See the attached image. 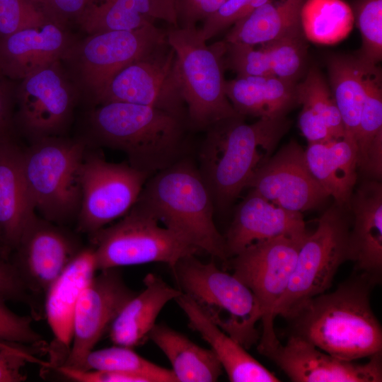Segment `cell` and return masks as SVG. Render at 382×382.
Returning a JSON list of instances; mask_svg holds the SVG:
<instances>
[{
  "label": "cell",
  "mask_w": 382,
  "mask_h": 382,
  "mask_svg": "<svg viewBox=\"0 0 382 382\" xmlns=\"http://www.w3.org/2000/svg\"><path fill=\"white\" fill-rule=\"evenodd\" d=\"M26 289L16 269L8 260L0 257V296L6 300L33 304Z\"/></svg>",
  "instance_id": "45"
},
{
  "label": "cell",
  "mask_w": 382,
  "mask_h": 382,
  "mask_svg": "<svg viewBox=\"0 0 382 382\" xmlns=\"http://www.w3.org/2000/svg\"><path fill=\"white\" fill-rule=\"evenodd\" d=\"M175 61V52L167 42L118 72L96 104L121 102L147 105L187 121Z\"/></svg>",
  "instance_id": "12"
},
{
  "label": "cell",
  "mask_w": 382,
  "mask_h": 382,
  "mask_svg": "<svg viewBox=\"0 0 382 382\" xmlns=\"http://www.w3.org/2000/svg\"><path fill=\"white\" fill-rule=\"evenodd\" d=\"M51 21L31 0H0V37Z\"/></svg>",
  "instance_id": "39"
},
{
  "label": "cell",
  "mask_w": 382,
  "mask_h": 382,
  "mask_svg": "<svg viewBox=\"0 0 382 382\" xmlns=\"http://www.w3.org/2000/svg\"><path fill=\"white\" fill-rule=\"evenodd\" d=\"M0 296V342L45 347L42 335L32 326L30 316H19L10 310Z\"/></svg>",
  "instance_id": "40"
},
{
  "label": "cell",
  "mask_w": 382,
  "mask_h": 382,
  "mask_svg": "<svg viewBox=\"0 0 382 382\" xmlns=\"http://www.w3.org/2000/svg\"><path fill=\"white\" fill-rule=\"evenodd\" d=\"M88 148L81 166L76 225L78 232L90 235L125 215L149 176L128 163L109 162Z\"/></svg>",
  "instance_id": "10"
},
{
  "label": "cell",
  "mask_w": 382,
  "mask_h": 382,
  "mask_svg": "<svg viewBox=\"0 0 382 382\" xmlns=\"http://www.w3.org/2000/svg\"><path fill=\"white\" fill-rule=\"evenodd\" d=\"M6 79L0 72V138L11 135L13 100Z\"/></svg>",
  "instance_id": "47"
},
{
  "label": "cell",
  "mask_w": 382,
  "mask_h": 382,
  "mask_svg": "<svg viewBox=\"0 0 382 382\" xmlns=\"http://www.w3.org/2000/svg\"><path fill=\"white\" fill-rule=\"evenodd\" d=\"M305 158L308 168L335 203L348 209L358 169L356 141L352 137L308 144Z\"/></svg>",
  "instance_id": "25"
},
{
  "label": "cell",
  "mask_w": 382,
  "mask_h": 382,
  "mask_svg": "<svg viewBox=\"0 0 382 382\" xmlns=\"http://www.w3.org/2000/svg\"><path fill=\"white\" fill-rule=\"evenodd\" d=\"M166 39L175 54V76L189 127L206 130L218 121L241 115L225 91V42L208 46L196 27L171 26L166 30Z\"/></svg>",
  "instance_id": "6"
},
{
  "label": "cell",
  "mask_w": 382,
  "mask_h": 382,
  "mask_svg": "<svg viewBox=\"0 0 382 382\" xmlns=\"http://www.w3.org/2000/svg\"><path fill=\"white\" fill-rule=\"evenodd\" d=\"M375 284L357 272L335 291L308 300L286 318L289 335L348 361L382 353V328L370 299Z\"/></svg>",
  "instance_id": "1"
},
{
  "label": "cell",
  "mask_w": 382,
  "mask_h": 382,
  "mask_svg": "<svg viewBox=\"0 0 382 382\" xmlns=\"http://www.w3.org/2000/svg\"><path fill=\"white\" fill-rule=\"evenodd\" d=\"M180 290L200 305L213 320L245 349L259 334L256 323L262 312L252 291L233 274L214 262H202L189 255L172 268Z\"/></svg>",
  "instance_id": "7"
},
{
  "label": "cell",
  "mask_w": 382,
  "mask_h": 382,
  "mask_svg": "<svg viewBox=\"0 0 382 382\" xmlns=\"http://www.w3.org/2000/svg\"><path fill=\"white\" fill-rule=\"evenodd\" d=\"M352 10L361 36L357 55L367 66L382 59V0H353Z\"/></svg>",
  "instance_id": "37"
},
{
  "label": "cell",
  "mask_w": 382,
  "mask_h": 382,
  "mask_svg": "<svg viewBox=\"0 0 382 382\" xmlns=\"http://www.w3.org/2000/svg\"><path fill=\"white\" fill-rule=\"evenodd\" d=\"M257 350L293 382L382 381L381 353L369 358L366 363H357L335 357L292 335L285 345L278 338L260 342Z\"/></svg>",
  "instance_id": "15"
},
{
  "label": "cell",
  "mask_w": 382,
  "mask_h": 382,
  "mask_svg": "<svg viewBox=\"0 0 382 382\" xmlns=\"http://www.w3.org/2000/svg\"><path fill=\"white\" fill-rule=\"evenodd\" d=\"M306 233L301 213L285 209L251 189L236 208L224 237L228 260L256 242Z\"/></svg>",
  "instance_id": "19"
},
{
  "label": "cell",
  "mask_w": 382,
  "mask_h": 382,
  "mask_svg": "<svg viewBox=\"0 0 382 382\" xmlns=\"http://www.w3.org/2000/svg\"><path fill=\"white\" fill-rule=\"evenodd\" d=\"M354 22L351 6L343 0H306L301 24L306 39L320 45H333L345 39Z\"/></svg>",
  "instance_id": "33"
},
{
  "label": "cell",
  "mask_w": 382,
  "mask_h": 382,
  "mask_svg": "<svg viewBox=\"0 0 382 382\" xmlns=\"http://www.w3.org/2000/svg\"><path fill=\"white\" fill-rule=\"evenodd\" d=\"M349 210L334 204L323 214L317 228L306 237L287 289L274 310L286 318L308 300L325 292L344 262L349 261Z\"/></svg>",
  "instance_id": "8"
},
{
  "label": "cell",
  "mask_w": 382,
  "mask_h": 382,
  "mask_svg": "<svg viewBox=\"0 0 382 382\" xmlns=\"http://www.w3.org/2000/svg\"><path fill=\"white\" fill-rule=\"evenodd\" d=\"M56 63L23 79L17 94V118L33 141L59 136L71 117L73 97Z\"/></svg>",
  "instance_id": "18"
},
{
  "label": "cell",
  "mask_w": 382,
  "mask_h": 382,
  "mask_svg": "<svg viewBox=\"0 0 382 382\" xmlns=\"http://www.w3.org/2000/svg\"><path fill=\"white\" fill-rule=\"evenodd\" d=\"M45 351L43 347H34L0 342V382H21L26 380L23 367L33 356Z\"/></svg>",
  "instance_id": "42"
},
{
  "label": "cell",
  "mask_w": 382,
  "mask_h": 382,
  "mask_svg": "<svg viewBox=\"0 0 382 382\" xmlns=\"http://www.w3.org/2000/svg\"><path fill=\"white\" fill-rule=\"evenodd\" d=\"M88 147L84 139L55 136L33 141L23 150L26 187L40 216L61 226L76 220L81 202V166Z\"/></svg>",
  "instance_id": "5"
},
{
  "label": "cell",
  "mask_w": 382,
  "mask_h": 382,
  "mask_svg": "<svg viewBox=\"0 0 382 382\" xmlns=\"http://www.w3.org/2000/svg\"><path fill=\"white\" fill-rule=\"evenodd\" d=\"M273 0H227L217 11L204 21L199 32L207 41L234 24L255 8Z\"/></svg>",
  "instance_id": "41"
},
{
  "label": "cell",
  "mask_w": 382,
  "mask_h": 382,
  "mask_svg": "<svg viewBox=\"0 0 382 382\" xmlns=\"http://www.w3.org/2000/svg\"><path fill=\"white\" fill-rule=\"evenodd\" d=\"M306 0H273L255 8L234 24L224 41L255 46L301 28V11Z\"/></svg>",
  "instance_id": "30"
},
{
  "label": "cell",
  "mask_w": 382,
  "mask_h": 382,
  "mask_svg": "<svg viewBox=\"0 0 382 382\" xmlns=\"http://www.w3.org/2000/svg\"><path fill=\"white\" fill-rule=\"evenodd\" d=\"M352 214L349 236V261L354 270L376 284L382 273V185L369 179L353 192L348 205Z\"/></svg>",
  "instance_id": "20"
},
{
  "label": "cell",
  "mask_w": 382,
  "mask_h": 382,
  "mask_svg": "<svg viewBox=\"0 0 382 382\" xmlns=\"http://www.w3.org/2000/svg\"><path fill=\"white\" fill-rule=\"evenodd\" d=\"M144 289L130 299L110 326V338L115 345L134 348L144 344L166 304L182 293L157 275L144 279Z\"/></svg>",
  "instance_id": "24"
},
{
  "label": "cell",
  "mask_w": 382,
  "mask_h": 382,
  "mask_svg": "<svg viewBox=\"0 0 382 382\" xmlns=\"http://www.w3.org/2000/svg\"><path fill=\"white\" fill-rule=\"evenodd\" d=\"M175 301L186 315L190 328L198 332L209 345L230 381H280L243 345L225 332L190 296L182 292Z\"/></svg>",
  "instance_id": "23"
},
{
  "label": "cell",
  "mask_w": 382,
  "mask_h": 382,
  "mask_svg": "<svg viewBox=\"0 0 382 382\" xmlns=\"http://www.w3.org/2000/svg\"><path fill=\"white\" fill-rule=\"evenodd\" d=\"M83 248L63 226L36 214L24 228L10 262L30 293L45 295Z\"/></svg>",
  "instance_id": "14"
},
{
  "label": "cell",
  "mask_w": 382,
  "mask_h": 382,
  "mask_svg": "<svg viewBox=\"0 0 382 382\" xmlns=\"http://www.w3.org/2000/svg\"><path fill=\"white\" fill-rule=\"evenodd\" d=\"M298 104L311 108L320 116L335 138L346 134L345 128L330 86L316 68L311 69L306 77L296 85Z\"/></svg>",
  "instance_id": "36"
},
{
  "label": "cell",
  "mask_w": 382,
  "mask_h": 382,
  "mask_svg": "<svg viewBox=\"0 0 382 382\" xmlns=\"http://www.w3.org/2000/svg\"><path fill=\"white\" fill-rule=\"evenodd\" d=\"M289 127L286 116L258 118L246 124L244 117L238 115L218 121L205 130L197 168L215 212H223L231 207L273 155Z\"/></svg>",
  "instance_id": "2"
},
{
  "label": "cell",
  "mask_w": 382,
  "mask_h": 382,
  "mask_svg": "<svg viewBox=\"0 0 382 382\" xmlns=\"http://www.w3.org/2000/svg\"><path fill=\"white\" fill-rule=\"evenodd\" d=\"M302 28L260 45L266 53L274 76L296 83L303 72L307 45Z\"/></svg>",
  "instance_id": "35"
},
{
  "label": "cell",
  "mask_w": 382,
  "mask_h": 382,
  "mask_svg": "<svg viewBox=\"0 0 382 382\" xmlns=\"http://www.w3.org/2000/svg\"><path fill=\"white\" fill-rule=\"evenodd\" d=\"M358 168L369 179L382 178V86L377 66L369 75L356 134Z\"/></svg>",
  "instance_id": "31"
},
{
  "label": "cell",
  "mask_w": 382,
  "mask_h": 382,
  "mask_svg": "<svg viewBox=\"0 0 382 382\" xmlns=\"http://www.w3.org/2000/svg\"><path fill=\"white\" fill-rule=\"evenodd\" d=\"M90 236L99 271L149 262L173 268L182 257L198 251L135 204L117 222Z\"/></svg>",
  "instance_id": "9"
},
{
  "label": "cell",
  "mask_w": 382,
  "mask_h": 382,
  "mask_svg": "<svg viewBox=\"0 0 382 382\" xmlns=\"http://www.w3.org/2000/svg\"><path fill=\"white\" fill-rule=\"evenodd\" d=\"M227 0H177L175 15L178 27H196L217 11Z\"/></svg>",
  "instance_id": "43"
},
{
  "label": "cell",
  "mask_w": 382,
  "mask_h": 382,
  "mask_svg": "<svg viewBox=\"0 0 382 382\" xmlns=\"http://www.w3.org/2000/svg\"><path fill=\"white\" fill-rule=\"evenodd\" d=\"M22 154L11 135L0 138V257L6 260L36 214L23 176Z\"/></svg>",
  "instance_id": "21"
},
{
  "label": "cell",
  "mask_w": 382,
  "mask_h": 382,
  "mask_svg": "<svg viewBox=\"0 0 382 382\" xmlns=\"http://www.w3.org/2000/svg\"><path fill=\"white\" fill-rule=\"evenodd\" d=\"M177 0H154L157 8L161 14L163 21L178 27L175 15V3Z\"/></svg>",
  "instance_id": "48"
},
{
  "label": "cell",
  "mask_w": 382,
  "mask_h": 382,
  "mask_svg": "<svg viewBox=\"0 0 382 382\" xmlns=\"http://www.w3.org/2000/svg\"><path fill=\"white\" fill-rule=\"evenodd\" d=\"M83 371L101 370L128 373L141 376L148 382H177L171 371L142 357L133 348L115 345L92 350L85 358Z\"/></svg>",
  "instance_id": "34"
},
{
  "label": "cell",
  "mask_w": 382,
  "mask_h": 382,
  "mask_svg": "<svg viewBox=\"0 0 382 382\" xmlns=\"http://www.w3.org/2000/svg\"><path fill=\"white\" fill-rule=\"evenodd\" d=\"M66 47V37L55 21L17 31L0 37V72L23 80L56 63Z\"/></svg>",
  "instance_id": "22"
},
{
  "label": "cell",
  "mask_w": 382,
  "mask_h": 382,
  "mask_svg": "<svg viewBox=\"0 0 382 382\" xmlns=\"http://www.w3.org/2000/svg\"><path fill=\"white\" fill-rule=\"evenodd\" d=\"M224 42L225 69H231L238 77L273 76L268 57L261 47L256 49L253 45Z\"/></svg>",
  "instance_id": "38"
},
{
  "label": "cell",
  "mask_w": 382,
  "mask_h": 382,
  "mask_svg": "<svg viewBox=\"0 0 382 382\" xmlns=\"http://www.w3.org/2000/svg\"><path fill=\"white\" fill-rule=\"evenodd\" d=\"M135 294L116 268L100 270L94 276L77 301L71 344L61 365L79 369L120 311Z\"/></svg>",
  "instance_id": "16"
},
{
  "label": "cell",
  "mask_w": 382,
  "mask_h": 382,
  "mask_svg": "<svg viewBox=\"0 0 382 382\" xmlns=\"http://www.w3.org/2000/svg\"><path fill=\"white\" fill-rule=\"evenodd\" d=\"M162 16L154 0H93L79 22L90 34L131 30L154 23Z\"/></svg>",
  "instance_id": "32"
},
{
  "label": "cell",
  "mask_w": 382,
  "mask_h": 382,
  "mask_svg": "<svg viewBox=\"0 0 382 382\" xmlns=\"http://www.w3.org/2000/svg\"><path fill=\"white\" fill-rule=\"evenodd\" d=\"M296 83L274 76L236 77L225 91L237 113L258 118L285 117L296 104Z\"/></svg>",
  "instance_id": "27"
},
{
  "label": "cell",
  "mask_w": 382,
  "mask_h": 382,
  "mask_svg": "<svg viewBox=\"0 0 382 382\" xmlns=\"http://www.w3.org/2000/svg\"><path fill=\"white\" fill-rule=\"evenodd\" d=\"M166 42V31L154 23L135 30L91 34L80 49L79 67L93 101L97 103L118 72Z\"/></svg>",
  "instance_id": "13"
},
{
  "label": "cell",
  "mask_w": 382,
  "mask_h": 382,
  "mask_svg": "<svg viewBox=\"0 0 382 382\" xmlns=\"http://www.w3.org/2000/svg\"><path fill=\"white\" fill-rule=\"evenodd\" d=\"M134 204L198 250L227 261L224 237L214 221L210 192L189 157L149 177Z\"/></svg>",
  "instance_id": "4"
},
{
  "label": "cell",
  "mask_w": 382,
  "mask_h": 382,
  "mask_svg": "<svg viewBox=\"0 0 382 382\" xmlns=\"http://www.w3.org/2000/svg\"><path fill=\"white\" fill-rule=\"evenodd\" d=\"M149 339L169 360L177 382H214L223 372L211 349L196 345L165 324H156Z\"/></svg>",
  "instance_id": "28"
},
{
  "label": "cell",
  "mask_w": 382,
  "mask_h": 382,
  "mask_svg": "<svg viewBox=\"0 0 382 382\" xmlns=\"http://www.w3.org/2000/svg\"><path fill=\"white\" fill-rule=\"evenodd\" d=\"M97 271L92 246L83 248L45 294V313L57 342L69 350L73 321L81 293Z\"/></svg>",
  "instance_id": "26"
},
{
  "label": "cell",
  "mask_w": 382,
  "mask_h": 382,
  "mask_svg": "<svg viewBox=\"0 0 382 382\" xmlns=\"http://www.w3.org/2000/svg\"><path fill=\"white\" fill-rule=\"evenodd\" d=\"M51 20L58 23L74 19L79 22L93 0H31Z\"/></svg>",
  "instance_id": "44"
},
{
  "label": "cell",
  "mask_w": 382,
  "mask_h": 382,
  "mask_svg": "<svg viewBox=\"0 0 382 382\" xmlns=\"http://www.w3.org/2000/svg\"><path fill=\"white\" fill-rule=\"evenodd\" d=\"M88 145L123 152L128 163L149 177L187 156V121L153 107L112 102L90 115Z\"/></svg>",
  "instance_id": "3"
},
{
  "label": "cell",
  "mask_w": 382,
  "mask_h": 382,
  "mask_svg": "<svg viewBox=\"0 0 382 382\" xmlns=\"http://www.w3.org/2000/svg\"><path fill=\"white\" fill-rule=\"evenodd\" d=\"M247 187L285 209L300 213L318 207L329 197L311 173L304 150L293 140L270 157Z\"/></svg>",
  "instance_id": "17"
},
{
  "label": "cell",
  "mask_w": 382,
  "mask_h": 382,
  "mask_svg": "<svg viewBox=\"0 0 382 382\" xmlns=\"http://www.w3.org/2000/svg\"><path fill=\"white\" fill-rule=\"evenodd\" d=\"M299 126L308 144L324 142L335 138L324 120L308 107L302 105Z\"/></svg>",
  "instance_id": "46"
},
{
  "label": "cell",
  "mask_w": 382,
  "mask_h": 382,
  "mask_svg": "<svg viewBox=\"0 0 382 382\" xmlns=\"http://www.w3.org/2000/svg\"><path fill=\"white\" fill-rule=\"evenodd\" d=\"M330 88L340 113L346 134L355 139L366 96L368 79L378 66H369L359 57L332 54L327 59Z\"/></svg>",
  "instance_id": "29"
},
{
  "label": "cell",
  "mask_w": 382,
  "mask_h": 382,
  "mask_svg": "<svg viewBox=\"0 0 382 382\" xmlns=\"http://www.w3.org/2000/svg\"><path fill=\"white\" fill-rule=\"evenodd\" d=\"M308 234L282 236L256 242L226 261L232 274L257 300L262 312V340L277 337L274 310L287 289L299 250Z\"/></svg>",
  "instance_id": "11"
}]
</instances>
